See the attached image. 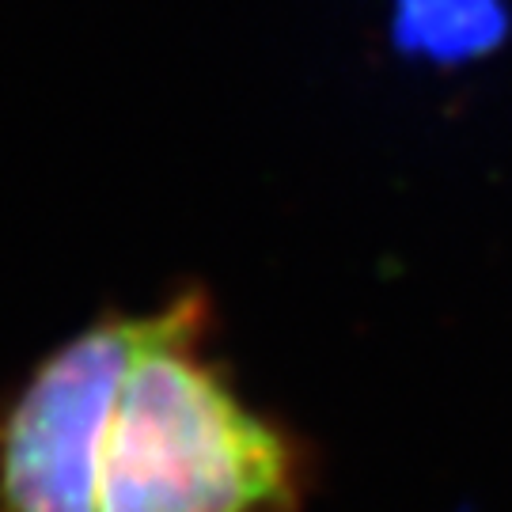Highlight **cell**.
I'll list each match as a JSON object with an SVG mask.
<instances>
[{"instance_id": "obj_3", "label": "cell", "mask_w": 512, "mask_h": 512, "mask_svg": "<svg viewBox=\"0 0 512 512\" xmlns=\"http://www.w3.org/2000/svg\"><path fill=\"white\" fill-rule=\"evenodd\" d=\"M509 19L501 0H395V38L433 61H471L494 50Z\"/></svg>"}, {"instance_id": "obj_1", "label": "cell", "mask_w": 512, "mask_h": 512, "mask_svg": "<svg viewBox=\"0 0 512 512\" xmlns=\"http://www.w3.org/2000/svg\"><path fill=\"white\" fill-rule=\"evenodd\" d=\"M202 296L171 304L110 421L99 512H293L300 459L198 353Z\"/></svg>"}, {"instance_id": "obj_2", "label": "cell", "mask_w": 512, "mask_h": 512, "mask_svg": "<svg viewBox=\"0 0 512 512\" xmlns=\"http://www.w3.org/2000/svg\"><path fill=\"white\" fill-rule=\"evenodd\" d=\"M171 319L107 315L27 376L0 421V512H99L110 421L129 368Z\"/></svg>"}]
</instances>
